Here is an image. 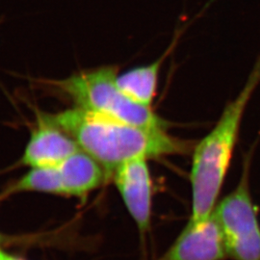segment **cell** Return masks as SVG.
I'll use <instances>...</instances> for the list:
<instances>
[{"instance_id":"obj_1","label":"cell","mask_w":260,"mask_h":260,"mask_svg":"<svg viewBox=\"0 0 260 260\" xmlns=\"http://www.w3.org/2000/svg\"><path fill=\"white\" fill-rule=\"evenodd\" d=\"M38 117L72 136L102 165L108 179L131 160L186 154L194 149L192 143L171 136L166 129L133 125L78 107L55 114L40 112Z\"/></svg>"},{"instance_id":"obj_2","label":"cell","mask_w":260,"mask_h":260,"mask_svg":"<svg viewBox=\"0 0 260 260\" xmlns=\"http://www.w3.org/2000/svg\"><path fill=\"white\" fill-rule=\"evenodd\" d=\"M259 84L260 57L241 92L225 106L213 129L194 147L190 223L204 222L213 213L231 166L244 113Z\"/></svg>"},{"instance_id":"obj_3","label":"cell","mask_w":260,"mask_h":260,"mask_svg":"<svg viewBox=\"0 0 260 260\" xmlns=\"http://www.w3.org/2000/svg\"><path fill=\"white\" fill-rule=\"evenodd\" d=\"M117 76V68L106 66L52 83L75 103V107L133 125L167 129L166 121L150 107L135 103L121 91Z\"/></svg>"},{"instance_id":"obj_4","label":"cell","mask_w":260,"mask_h":260,"mask_svg":"<svg viewBox=\"0 0 260 260\" xmlns=\"http://www.w3.org/2000/svg\"><path fill=\"white\" fill-rule=\"evenodd\" d=\"M250 161L243 168L240 181L214 209L223 235L228 257L260 260V223L249 183Z\"/></svg>"},{"instance_id":"obj_5","label":"cell","mask_w":260,"mask_h":260,"mask_svg":"<svg viewBox=\"0 0 260 260\" xmlns=\"http://www.w3.org/2000/svg\"><path fill=\"white\" fill-rule=\"evenodd\" d=\"M111 178L144 238L150 229L153 189L148 159L137 158L122 164Z\"/></svg>"},{"instance_id":"obj_6","label":"cell","mask_w":260,"mask_h":260,"mask_svg":"<svg viewBox=\"0 0 260 260\" xmlns=\"http://www.w3.org/2000/svg\"><path fill=\"white\" fill-rule=\"evenodd\" d=\"M223 235L213 213L201 223L188 222L172 246L157 260H224Z\"/></svg>"},{"instance_id":"obj_7","label":"cell","mask_w":260,"mask_h":260,"mask_svg":"<svg viewBox=\"0 0 260 260\" xmlns=\"http://www.w3.org/2000/svg\"><path fill=\"white\" fill-rule=\"evenodd\" d=\"M37 127L32 131L21 157L30 168L57 167L80 148L64 130L38 117Z\"/></svg>"},{"instance_id":"obj_8","label":"cell","mask_w":260,"mask_h":260,"mask_svg":"<svg viewBox=\"0 0 260 260\" xmlns=\"http://www.w3.org/2000/svg\"><path fill=\"white\" fill-rule=\"evenodd\" d=\"M65 196L84 198L108 179L102 165L79 149L59 166Z\"/></svg>"},{"instance_id":"obj_9","label":"cell","mask_w":260,"mask_h":260,"mask_svg":"<svg viewBox=\"0 0 260 260\" xmlns=\"http://www.w3.org/2000/svg\"><path fill=\"white\" fill-rule=\"evenodd\" d=\"M163 57L152 64L142 66L117 76V84L135 103L150 107L157 90L158 77Z\"/></svg>"},{"instance_id":"obj_10","label":"cell","mask_w":260,"mask_h":260,"mask_svg":"<svg viewBox=\"0 0 260 260\" xmlns=\"http://www.w3.org/2000/svg\"><path fill=\"white\" fill-rule=\"evenodd\" d=\"M22 192H41L51 195L65 196L59 169L57 167H36L7 188L1 197H8Z\"/></svg>"},{"instance_id":"obj_11","label":"cell","mask_w":260,"mask_h":260,"mask_svg":"<svg viewBox=\"0 0 260 260\" xmlns=\"http://www.w3.org/2000/svg\"><path fill=\"white\" fill-rule=\"evenodd\" d=\"M0 260H23L22 258H19V257H17V256H15V255H13V254H10L8 252H6V251H2L1 249H0Z\"/></svg>"},{"instance_id":"obj_12","label":"cell","mask_w":260,"mask_h":260,"mask_svg":"<svg viewBox=\"0 0 260 260\" xmlns=\"http://www.w3.org/2000/svg\"><path fill=\"white\" fill-rule=\"evenodd\" d=\"M2 241H3V236L0 234V243Z\"/></svg>"}]
</instances>
